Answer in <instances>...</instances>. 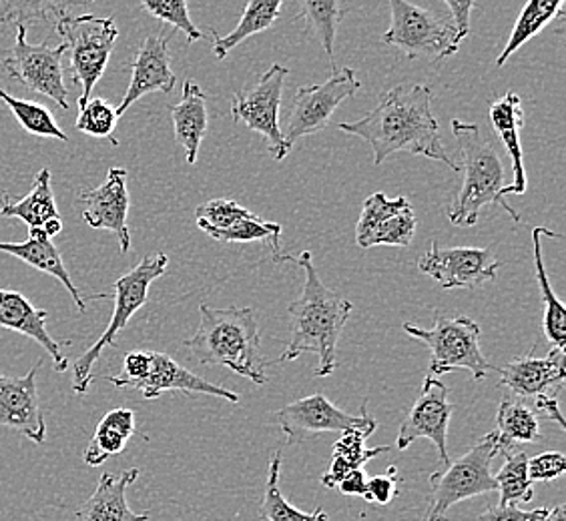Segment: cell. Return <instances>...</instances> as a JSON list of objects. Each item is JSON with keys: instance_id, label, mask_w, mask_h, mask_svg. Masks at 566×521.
Here are the masks:
<instances>
[{"instance_id": "e0dca14e", "label": "cell", "mask_w": 566, "mask_h": 521, "mask_svg": "<svg viewBox=\"0 0 566 521\" xmlns=\"http://www.w3.org/2000/svg\"><path fill=\"white\" fill-rule=\"evenodd\" d=\"M127 169L111 167L107 179L78 195L81 217L91 228H105L115 233L119 241L120 253L132 249V233L127 225L129 217V189H127Z\"/></svg>"}, {"instance_id": "ba28073f", "label": "cell", "mask_w": 566, "mask_h": 521, "mask_svg": "<svg viewBox=\"0 0 566 521\" xmlns=\"http://www.w3.org/2000/svg\"><path fill=\"white\" fill-rule=\"evenodd\" d=\"M56 33L61 34L66 44L73 83L81 85V109L87 105L93 88L109 65L111 53L119 39V29L113 19H101L93 14H65L56 21Z\"/></svg>"}, {"instance_id": "f35d334b", "label": "cell", "mask_w": 566, "mask_h": 521, "mask_svg": "<svg viewBox=\"0 0 566 521\" xmlns=\"http://www.w3.org/2000/svg\"><path fill=\"white\" fill-rule=\"evenodd\" d=\"M211 240L221 241V243H251V241H268L272 247L273 260H282V225L263 221L262 217L253 215L250 219H243L240 223L231 225L228 228H208L206 231Z\"/></svg>"}, {"instance_id": "74e56055", "label": "cell", "mask_w": 566, "mask_h": 521, "mask_svg": "<svg viewBox=\"0 0 566 521\" xmlns=\"http://www.w3.org/2000/svg\"><path fill=\"white\" fill-rule=\"evenodd\" d=\"M528 456L524 451L504 454L501 471L494 476L496 491L501 493L499 506L528 503L534 498V483L528 479Z\"/></svg>"}, {"instance_id": "4fadbf2b", "label": "cell", "mask_w": 566, "mask_h": 521, "mask_svg": "<svg viewBox=\"0 0 566 521\" xmlns=\"http://www.w3.org/2000/svg\"><path fill=\"white\" fill-rule=\"evenodd\" d=\"M277 424L282 434L287 437L290 446L300 444L314 435L334 434V432L346 434L361 427H378V422L368 413L366 403L361 405L359 415H349L322 393L307 395L282 407L277 412Z\"/></svg>"}, {"instance_id": "7a4b0ae2", "label": "cell", "mask_w": 566, "mask_h": 521, "mask_svg": "<svg viewBox=\"0 0 566 521\" xmlns=\"http://www.w3.org/2000/svg\"><path fill=\"white\" fill-rule=\"evenodd\" d=\"M297 263L305 272L304 289L290 305L292 339L277 361L285 363L304 353H316L319 359L317 378H329L338 370V341L354 305L324 285L310 251H304Z\"/></svg>"}, {"instance_id": "816d5d0a", "label": "cell", "mask_w": 566, "mask_h": 521, "mask_svg": "<svg viewBox=\"0 0 566 521\" xmlns=\"http://www.w3.org/2000/svg\"><path fill=\"white\" fill-rule=\"evenodd\" d=\"M0 193H2V195H7V191H4V189H2V187H0Z\"/></svg>"}, {"instance_id": "bcb514c9", "label": "cell", "mask_w": 566, "mask_h": 521, "mask_svg": "<svg viewBox=\"0 0 566 521\" xmlns=\"http://www.w3.org/2000/svg\"><path fill=\"white\" fill-rule=\"evenodd\" d=\"M450 11V21L457 29L458 41L462 43L470 34V17L476 0H442Z\"/></svg>"}, {"instance_id": "2e32d148", "label": "cell", "mask_w": 566, "mask_h": 521, "mask_svg": "<svg viewBox=\"0 0 566 521\" xmlns=\"http://www.w3.org/2000/svg\"><path fill=\"white\" fill-rule=\"evenodd\" d=\"M418 219L406 196L374 193L364 201L361 215L356 225V243L359 249L371 247H408L415 241Z\"/></svg>"}, {"instance_id": "5bb4252c", "label": "cell", "mask_w": 566, "mask_h": 521, "mask_svg": "<svg viewBox=\"0 0 566 521\" xmlns=\"http://www.w3.org/2000/svg\"><path fill=\"white\" fill-rule=\"evenodd\" d=\"M501 260L482 247H440L432 241L430 249L418 259V269L432 277L442 289H476L499 275Z\"/></svg>"}, {"instance_id": "5b68a950", "label": "cell", "mask_w": 566, "mask_h": 521, "mask_svg": "<svg viewBox=\"0 0 566 521\" xmlns=\"http://www.w3.org/2000/svg\"><path fill=\"white\" fill-rule=\"evenodd\" d=\"M169 257L165 253H155L142 259L132 272L125 273L115 281V309L111 316L109 326L105 333L98 337L95 345L78 355L73 363V391L76 395H87L88 387L93 383V368L97 363L101 353L107 348H113L120 331L132 321V317L142 309L149 299V289L153 281H157L167 272Z\"/></svg>"}, {"instance_id": "277c9868", "label": "cell", "mask_w": 566, "mask_h": 521, "mask_svg": "<svg viewBox=\"0 0 566 521\" xmlns=\"http://www.w3.org/2000/svg\"><path fill=\"white\" fill-rule=\"evenodd\" d=\"M450 129L462 157V163L458 164V171L462 173V185L448 211L450 223L457 227H474L479 223L482 209L492 203L501 205L512 221L521 223V215L501 199L504 164L491 142L482 137L479 125L452 119Z\"/></svg>"}, {"instance_id": "681fc988", "label": "cell", "mask_w": 566, "mask_h": 521, "mask_svg": "<svg viewBox=\"0 0 566 521\" xmlns=\"http://www.w3.org/2000/svg\"><path fill=\"white\" fill-rule=\"evenodd\" d=\"M41 228L46 233L49 240H53V237H56V235L63 231V221H61V219H51V221H46Z\"/></svg>"}, {"instance_id": "7c38bea8", "label": "cell", "mask_w": 566, "mask_h": 521, "mask_svg": "<svg viewBox=\"0 0 566 521\" xmlns=\"http://www.w3.org/2000/svg\"><path fill=\"white\" fill-rule=\"evenodd\" d=\"M358 88V76L349 66L336 68L326 83L297 88L285 130H282L283 139L294 147L297 139L326 129L339 105L346 98L354 97Z\"/></svg>"}, {"instance_id": "d6a6232c", "label": "cell", "mask_w": 566, "mask_h": 521, "mask_svg": "<svg viewBox=\"0 0 566 521\" xmlns=\"http://www.w3.org/2000/svg\"><path fill=\"white\" fill-rule=\"evenodd\" d=\"M300 12L295 21L305 22V34L316 39L322 44L332 71H336L334 56H336V36L338 26L344 17L339 0H297Z\"/></svg>"}, {"instance_id": "30bf717a", "label": "cell", "mask_w": 566, "mask_h": 521, "mask_svg": "<svg viewBox=\"0 0 566 521\" xmlns=\"http://www.w3.org/2000/svg\"><path fill=\"white\" fill-rule=\"evenodd\" d=\"M290 68L272 65L263 73L255 85L241 88L231 97V117L235 123H243L248 129L260 132L268 141V151L275 161H283L292 145L283 139L280 127V105L285 76Z\"/></svg>"}, {"instance_id": "ab89813d", "label": "cell", "mask_w": 566, "mask_h": 521, "mask_svg": "<svg viewBox=\"0 0 566 521\" xmlns=\"http://www.w3.org/2000/svg\"><path fill=\"white\" fill-rule=\"evenodd\" d=\"M119 115L109 100L105 98H88L87 105L81 107L78 119H76V130L85 132L88 137L95 139H109L115 147L119 145L117 139H113V132L117 129Z\"/></svg>"}, {"instance_id": "8992f818", "label": "cell", "mask_w": 566, "mask_h": 521, "mask_svg": "<svg viewBox=\"0 0 566 521\" xmlns=\"http://www.w3.org/2000/svg\"><path fill=\"white\" fill-rule=\"evenodd\" d=\"M499 456L496 434L480 437L469 454L448 461L447 466L430 476V496L424 521H448V510L460 501L472 500L496 491L492 461Z\"/></svg>"}, {"instance_id": "b9f144b4", "label": "cell", "mask_w": 566, "mask_h": 521, "mask_svg": "<svg viewBox=\"0 0 566 521\" xmlns=\"http://www.w3.org/2000/svg\"><path fill=\"white\" fill-rule=\"evenodd\" d=\"M255 213L248 211L233 199H211L208 203L196 209L197 227L201 231L208 228H228L243 219L253 217Z\"/></svg>"}, {"instance_id": "52a82bcc", "label": "cell", "mask_w": 566, "mask_h": 521, "mask_svg": "<svg viewBox=\"0 0 566 521\" xmlns=\"http://www.w3.org/2000/svg\"><path fill=\"white\" fill-rule=\"evenodd\" d=\"M403 331L418 341H422L430 349V371L428 375L442 378L450 371L467 370L476 381L486 380V375L494 371L489 359L480 351V329L476 321L469 317L436 316L432 329L403 323Z\"/></svg>"}, {"instance_id": "9c48e42d", "label": "cell", "mask_w": 566, "mask_h": 521, "mask_svg": "<svg viewBox=\"0 0 566 521\" xmlns=\"http://www.w3.org/2000/svg\"><path fill=\"white\" fill-rule=\"evenodd\" d=\"M392 21L381 41L408 59L444 61L460 49L457 29L450 19L412 4L410 0H388Z\"/></svg>"}, {"instance_id": "8d00e7d4", "label": "cell", "mask_w": 566, "mask_h": 521, "mask_svg": "<svg viewBox=\"0 0 566 521\" xmlns=\"http://www.w3.org/2000/svg\"><path fill=\"white\" fill-rule=\"evenodd\" d=\"M0 100L7 105V109L11 110L12 117L27 132H31L34 137H43V139L69 142L65 130L56 125L55 115L43 105L33 103V100L12 97L2 88H0Z\"/></svg>"}, {"instance_id": "ac0fdd59", "label": "cell", "mask_w": 566, "mask_h": 521, "mask_svg": "<svg viewBox=\"0 0 566 521\" xmlns=\"http://www.w3.org/2000/svg\"><path fill=\"white\" fill-rule=\"evenodd\" d=\"M43 363L44 359H39L24 378L0 375V427L14 429L39 446L46 437L43 405L36 390V373Z\"/></svg>"}, {"instance_id": "9a60e30c", "label": "cell", "mask_w": 566, "mask_h": 521, "mask_svg": "<svg viewBox=\"0 0 566 521\" xmlns=\"http://www.w3.org/2000/svg\"><path fill=\"white\" fill-rule=\"evenodd\" d=\"M452 415H454V403L448 400V387L444 381L428 375L420 397L406 413V419L396 437V447L403 451L418 439H430L438 449L442 466H447L450 461L448 429H450Z\"/></svg>"}, {"instance_id": "e575fe53", "label": "cell", "mask_w": 566, "mask_h": 521, "mask_svg": "<svg viewBox=\"0 0 566 521\" xmlns=\"http://www.w3.org/2000/svg\"><path fill=\"white\" fill-rule=\"evenodd\" d=\"M282 451H273L268 466V483L263 491V500L260 503V518L263 521H329V515L322 508L312 513H305L294 508L290 501L283 498L280 488V471H282Z\"/></svg>"}, {"instance_id": "f546056e", "label": "cell", "mask_w": 566, "mask_h": 521, "mask_svg": "<svg viewBox=\"0 0 566 521\" xmlns=\"http://www.w3.org/2000/svg\"><path fill=\"white\" fill-rule=\"evenodd\" d=\"M496 446L499 454L514 451L521 444H534L541 439L538 415L526 403L504 397L496 413Z\"/></svg>"}, {"instance_id": "7402d4cb", "label": "cell", "mask_w": 566, "mask_h": 521, "mask_svg": "<svg viewBox=\"0 0 566 521\" xmlns=\"http://www.w3.org/2000/svg\"><path fill=\"white\" fill-rule=\"evenodd\" d=\"M133 390L139 391L145 400H155L165 391H184V393H203V395L221 397L226 402L240 403L238 393L216 383H209L203 378H197L196 373L179 365L174 358L157 351H151L149 373L139 383H135Z\"/></svg>"}, {"instance_id": "7dc6e473", "label": "cell", "mask_w": 566, "mask_h": 521, "mask_svg": "<svg viewBox=\"0 0 566 521\" xmlns=\"http://www.w3.org/2000/svg\"><path fill=\"white\" fill-rule=\"evenodd\" d=\"M534 400H536V405H534V413H536V415H545L546 419L556 422L558 427L565 429V417H563V413H560L558 395H538V397H534Z\"/></svg>"}, {"instance_id": "cb8c5ba5", "label": "cell", "mask_w": 566, "mask_h": 521, "mask_svg": "<svg viewBox=\"0 0 566 521\" xmlns=\"http://www.w3.org/2000/svg\"><path fill=\"white\" fill-rule=\"evenodd\" d=\"M492 129L502 145L511 155L512 185L502 187L501 199L506 195H524L526 193V171H524L523 145H521V130L524 125L523 100L516 93H506L501 98L492 100L491 109Z\"/></svg>"}, {"instance_id": "c3c4849f", "label": "cell", "mask_w": 566, "mask_h": 521, "mask_svg": "<svg viewBox=\"0 0 566 521\" xmlns=\"http://www.w3.org/2000/svg\"><path fill=\"white\" fill-rule=\"evenodd\" d=\"M338 488L344 496H359V498H364L366 489H368V479H366L361 469H356V471H352L349 476L339 481Z\"/></svg>"}, {"instance_id": "836d02e7", "label": "cell", "mask_w": 566, "mask_h": 521, "mask_svg": "<svg viewBox=\"0 0 566 521\" xmlns=\"http://www.w3.org/2000/svg\"><path fill=\"white\" fill-rule=\"evenodd\" d=\"M563 2L565 0H526L523 11L512 26L511 36L506 41V46L501 56L496 59V66L506 65L521 46L528 43L536 34L541 33L545 26H548L555 17H563Z\"/></svg>"}, {"instance_id": "f907efd6", "label": "cell", "mask_w": 566, "mask_h": 521, "mask_svg": "<svg viewBox=\"0 0 566 521\" xmlns=\"http://www.w3.org/2000/svg\"><path fill=\"white\" fill-rule=\"evenodd\" d=\"M543 521H566V508L560 503V506H556L553 510H548V513L545 515V520Z\"/></svg>"}, {"instance_id": "44dd1931", "label": "cell", "mask_w": 566, "mask_h": 521, "mask_svg": "<svg viewBox=\"0 0 566 521\" xmlns=\"http://www.w3.org/2000/svg\"><path fill=\"white\" fill-rule=\"evenodd\" d=\"M46 321L49 313L34 307L24 295L0 289V327L36 341L53 359L56 373H65L69 370V359L63 355V348H71V341H56L55 337L49 333Z\"/></svg>"}, {"instance_id": "484cf974", "label": "cell", "mask_w": 566, "mask_h": 521, "mask_svg": "<svg viewBox=\"0 0 566 521\" xmlns=\"http://www.w3.org/2000/svg\"><path fill=\"white\" fill-rule=\"evenodd\" d=\"M175 141L186 151L187 163L193 164L208 132V95L193 81H186L181 100L171 107Z\"/></svg>"}, {"instance_id": "f1b7e54d", "label": "cell", "mask_w": 566, "mask_h": 521, "mask_svg": "<svg viewBox=\"0 0 566 521\" xmlns=\"http://www.w3.org/2000/svg\"><path fill=\"white\" fill-rule=\"evenodd\" d=\"M133 434H135V413L127 407L111 410L98 422L97 429L88 442L87 449L83 454L85 464L98 467L103 466L109 457L119 456Z\"/></svg>"}, {"instance_id": "1f68e13d", "label": "cell", "mask_w": 566, "mask_h": 521, "mask_svg": "<svg viewBox=\"0 0 566 521\" xmlns=\"http://www.w3.org/2000/svg\"><path fill=\"white\" fill-rule=\"evenodd\" d=\"M282 7L283 0H250L245 11L241 14L240 22L235 24V29L228 36H219L213 31V39H216L213 55L216 59L223 61L238 44L245 43L251 36L272 29L275 21L280 19Z\"/></svg>"}, {"instance_id": "4dcf8cb0", "label": "cell", "mask_w": 566, "mask_h": 521, "mask_svg": "<svg viewBox=\"0 0 566 521\" xmlns=\"http://www.w3.org/2000/svg\"><path fill=\"white\" fill-rule=\"evenodd\" d=\"M374 432H376V427H361V429H352V432L342 434V439L336 442V446H334L332 466L322 476V486L338 488L339 481L349 476L352 471L361 469L370 461L371 457L386 454L390 449L386 446L374 447V449L364 446L368 435L374 434Z\"/></svg>"}, {"instance_id": "d6986e66", "label": "cell", "mask_w": 566, "mask_h": 521, "mask_svg": "<svg viewBox=\"0 0 566 521\" xmlns=\"http://www.w3.org/2000/svg\"><path fill=\"white\" fill-rule=\"evenodd\" d=\"M169 41L171 34H153L143 41L137 55L132 63V83L127 87L125 97L117 107V115L123 117L132 109L139 98L151 93H165L169 95L175 88L177 76L171 68V55H169Z\"/></svg>"}, {"instance_id": "6da1fadb", "label": "cell", "mask_w": 566, "mask_h": 521, "mask_svg": "<svg viewBox=\"0 0 566 521\" xmlns=\"http://www.w3.org/2000/svg\"><path fill=\"white\" fill-rule=\"evenodd\" d=\"M338 129L368 142L376 167L394 152H410L440 161L458 173V163L448 155L432 113V91L426 85H396L381 95L366 117L339 123Z\"/></svg>"}, {"instance_id": "7bdbcfd3", "label": "cell", "mask_w": 566, "mask_h": 521, "mask_svg": "<svg viewBox=\"0 0 566 521\" xmlns=\"http://www.w3.org/2000/svg\"><path fill=\"white\" fill-rule=\"evenodd\" d=\"M528 479L536 481H553L566 471V457L560 451H546L541 456L528 457Z\"/></svg>"}, {"instance_id": "ffe728a7", "label": "cell", "mask_w": 566, "mask_h": 521, "mask_svg": "<svg viewBox=\"0 0 566 521\" xmlns=\"http://www.w3.org/2000/svg\"><path fill=\"white\" fill-rule=\"evenodd\" d=\"M501 375V385L518 397L558 395L566 380L565 349L553 348L545 358H524L509 361L502 368H494Z\"/></svg>"}, {"instance_id": "8fae6325", "label": "cell", "mask_w": 566, "mask_h": 521, "mask_svg": "<svg viewBox=\"0 0 566 521\" xmlns=\"http://www.w3.org/2000/svg\"><path fill=\"white\" fill-rule=\"evenodd\" d=\"M66 44L49 46L46 43L31 44L27 41V26H17V36L11 53L2 61L4 71L21 85L43 97L55 100L63 110H69V91L65 88L63 56Z\"/></svg>"}, {"instance_id": "3957f363", "label": "cell", "mask_w": 566, "mask_h": 521, "mask_svg": "<svg viewBox=\"0 0 566 521\" xmlns=\"http://www.w3.org/2000/svg\"><path fill=\"white\" fill-rule=\"evenodd\" d=\"M201 321L196 336L187 339L186 348L203 365H223L255 385L268 383L265 368L275 361L262 358V336L258 316L251 307L213 309L199 305Z\"/></svg>"}, {"instance_id": "d590c367", "label": "cell", "mask_w": 566, "mask_h": 521, "mask_svg": "<svg viewBox=\"0 0 566 521\" xmlns=\"http://www.w3.org/2000/svg\"><path fill=\"white\" fill-rule=\"evenodd\" d=\"M93 0H0V22L27 26L33 22L65 17L71 7L91 4Z\"/></svg>"}, {"instance_id": "60d3db41", "label": "cell", "mask_w": 566, "mask_h": 521, "mask_svg": "<svg viewBox=\"0 0 566 521\" xmlns=\"http://www.w3.org/2000/svg\"><path fill=\"white\" fill-rule=\"evenodd\" d=\"M143 9L155 19L171 24L175 31L186 34L189 43L203 41V33L197 29L196 22L189 14V0H139Z\"/></svg>"}, {"instance_id": "83f0119b", "label": "cell", "mask_w": 566, "mask_h": 521, "mask_svg": "<svg viewBox=\"0 0 566 521\" xmlns=\"http://www.w3.org/2000/svg\"><path fill=\"white\" fill-rule=\"evenodd\" d=\"M0 217L19 219L29 228H41L51 219H61L56 209L55 193L51 185V169H41L34 177L33 189L19 201L4 196L0 205Z\"/></svg>"}, {"instance_id": "f6af8a7d", "label": "cell", "mask_w": 566, "mask_h": 521, "mask_svg": "<svg viewBox=\"0 0 566 521\" xmlns=\"http://www.w3.org/2000/svg\"><path fill=\"white\" fill-rule=\"evenodd\" d=\"M400 479L394 476H376V478L368 479V489L364 500L368 503H378V506H388L390 501L396 498V486Z\"/></svg>"}, {"instance_id": "ee69618b", "label": "cell", "mask_w": 566, "mask_h": 521, "mask_svg": "<svg viewBox=\"0 0 566 521\" xmlns=\"http://www.w3.org/2000/svg\"><path fill=\"white\" fill-rule=\"evenodd\" d=\"M548 513V508H538V510H521L518 503H509V506H494L486 508L479 515V521H543Z\"/></svg>"}, {"instance_id": "603a6c76", "label": "cell", "mask_w": 566, "mask_h": 521, "mask_svg": "<svg viewBox=\"0 0 566 521\" xmlns=\"http://www.w3.org/2000/svg\"><path fill=\"white\" fill-rule=\"evenodd\" d=\"M139 478V469L132 467L120 474H103L97 489L85 503L78 506V521H149V513H135L127 501V489Z\"/></svg>"}, {"instance_id": "4316f807", "label": "cell", "mask_w": 566, "mask_h": 521, "mask_svg": "<svg viewBox=\"0 0 566 521\" xmlns=\"http://www.w3.org/2000/svg\"><path fill=\"white\" fill-rule=\"evenodd\" d=\"M543 237H555L560 240L558 233H553L545 227H536L533 231L534 249V275L541 287V299H543V329L546 339L553 348L565 349L566 345V309L556 297L553 285L546 275L545 259H543Z\"/></svg>"}, {"instance_id": "d4e9b609", "label": "cell", "mask_w": 566, "mask_h": 521, "mask_svg": "<svg viewBox=\"0 0 566 521\" xmlns=\"http://www.w3.org/2000/svg\"><path fill=\"white\" fill-rule=\"evenodd\" d=\"M0 251L9 253L12 257L27 263L29 267H33L36 272L46 273L51 277H55L56 281L65 285L66 291L73 297L76 309L81 313L87 311V304L83 299V295L78 294L75 283L71 279V275L66 272L65 263L61 253L55 247V243L46 237L43 228H29V240L22 243H7L0 241Z\"/></svg>"}]
</instances>
